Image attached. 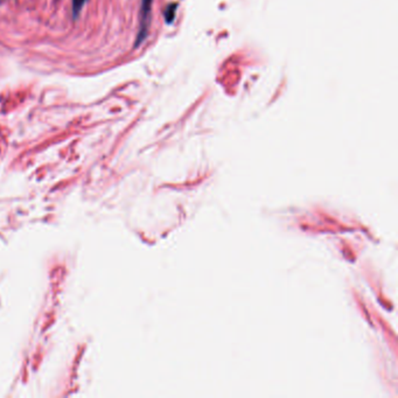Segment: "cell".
I'll return each mask as SVG.
<instances>
[{"instance_id":"cell-1","label":"cell","mask_w":398,"mask_h":398,"mask_svg":"<svg viewBox=\"0 0 398 398\" xmlns=\"http://www.w3.org/2000/svg\"><path fill=\"white\" fill-rule=\"evenodd\" d=\"M152 4L153 0H141L140 7V25H139V32L135 39L134 47L137 48L140 46L146 36L148 34V27L151 24V13H152Z\"/></svg>"},{"instance_id":"cell-2","label":"cell","mask_w":398,"mask_h":398,"mask_svg":"<svg viewBox=\"0 0 398 398\" xmlns=\"http://www.w3.org/2000/svg\"><path fill=\"white\" fill-rule=\"evenodd\" d=\"M177 7H178L177 4H170L167 7L165 8L164 15H165V20L167 24H172V22L174 21L175 13H177Z\"/></svg>"},{"instance_id":"cell-3","label":"cell","mask_w":398,"mask_h":398,"mask_svg":"<svg viewBox=\"0 0 398 398\" xmlns=\"http://www.w3.org/2000/svg\"><path fill=\"white\" fill-rule=\"evenodd\" d=\"M85 0H72V16L76 18L78 15V13L81 12V9L84 5Z\"/></svg>"}]
</instances>
